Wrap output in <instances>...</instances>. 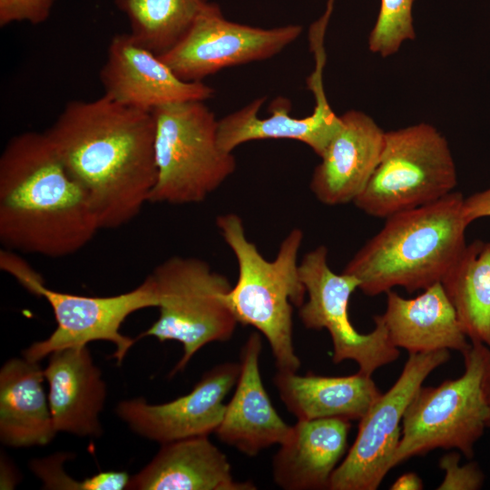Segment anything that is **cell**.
<instances>
[{"label": "cell", "mask_w": 490, "mask_h": 490, "mask_svg": "<svg viewBox=\"0 0 490 490\" xmlns=\"http://www.w3.org/2000/svg\"><path fill=\"white\" fill-rule=\"evenodd\" d=\"M55 0H0V26L15 22L32 24L46 21Z\"/></svg>", "instance_id": "cell-28"}, {"label": "cell", "mask_w": 490, "mask_h": 490, "mask_svg": "<svg viewBox=\"0 0 490 490\" xmlns=\"http://www.w3.org/2000/svg\"><path fill=\"white\" fill-rule=\"evenodd\" d=\"M130 22L133 40L157 55L188 33L208 0H113Z\"/></svg>", "instance_id": "cell-25"}, {"label": "cell", "mask_w": 490, "mask_h": 490, "mask_svg": "<svg viewBox=\"0 0 490 490\" xmlns=\"http://www.w3.org/2000/svg\"><path fill=\"white\" fill-rule=\"evenodd\" d=\"M160 315L138 338L180 342L183 355L171 376L182 371L197 351L211 342L230 339L238 320L227 301L229 279L194 257H171L150 274Z\"/></svg>", "instance_id": "cell-7"}, {"label": "cell", "mask_w": 490, "mask_h": 490, "mask_svg": "<svg viewBox=\"0 0 490 490\" xmlns=\"http://www.w3.org/2000/svg\"><path fill=\"white\" fill-rule=\"evenodd\" d=\"M216 226L238 263L237 282L227 294L238 323L255 328L267 338L278 370L297 372L300 360L293 345L292 314L307 296L298 260L303 231L291 230L276 258L268 260L249 240L238 214L218 216Z\"/></svg>", "instance_id": "cell-4"}, {"label": "cell", "mask_w": 490, "mask_h": 490, "mask_svg": "<svg viewBox=\"0 0 490 490\" xmlns=\"http://www.w3.org/2000/svg\"><path fill=\"white\" fill-rule=\"evenodd\" d=\"M63 456H53L35 460L32 470L41 478L48 489L95 490L93 477L76 482L69 477L62 468Z\"/></svg>", "instance_id": "cell-29"}, {"label": "cell", "mask_w": 490, "mask_h": 490, "mask_svg": "<svg viewBox=\"0 0 490 490\" xmlns=\"http://www.w3.org/2000/svg\"><path fill=\"white\" fill-rule=\"evenodd\" d=\"M49 385L48 400L57 432L99 436V414L106 386L86 346L53 352L44 370Z\"/></svg>", "instance_id": "cell-18"}, {"label": "cell", "mask_w": 490, "mask_h": 490, "mask_svg": "<svg viewBox=\"0 0 490 490\" xmlns=\"http://www.w3.org/2000/svg\"><path fill=\"white\" fill-rule=\"evenodd\" d=\"M349 420H298L272 459L276 485L285 490L328 489L347 452Z\"/></svg>", "instance_id": "cell-19"}, {"label": "cell", "mask_w": 490, "mask_h": 490, "mask_svg": "<svg viewBox=\"0 0 490 490\" xmlns=\"http://www.w3.org/2000/svg\"><path fill=\"white\" fill-rule=\"evenodd\" d=\"M464 195L452 191L395 213L345 266L367 296L402 287L409 293L441 282L466 246Z\"/></svg>", "instance_id": "cell-3"}, {"label": "cell", "mask_w": 490, "mask_h": 490, "mask_svg": "<svg viewBox=\"0 0 490 490\" xmlns=\"http://www.w3.org/2000/svg\"><path fill=\"white\" fill-rule=\"evenodd\" d=\"M341 126L315 167L309 189L318 201L336 206L353 202L379 162L386 132L367 113L340 115Z\"/></svg>", "instance_id": "cell-16"}, {"label": "cell", "mask_w": 490, "mask_h": 490, "mask_svg": "<svg viewBox=\"0 0 490 490\" xmlns=\"http://www.w3.org/2000/svg\"><path fill=\"white\" fill-rule=\"evenodd\" d=\"M299 24L261 28L227 20L210 2L183 38L159 55L185 82L204 78L227 67L273 57L296 41Z\"/></svg>", "instance_id": "cell-12"}, {"label": "cell", "mask_w": 490, "mask_h": 490, "mask_svg": "<svg viewBox=\"0 0 490 490\" xmlns=\"http://www.w3.org/2000/svg\"><path fill=\"white\" fill-rule=\"evenodd\" d=\"M21 285L46 299L57 323L47 338L24 349V358L33 362H39L56 350L103 340L115 346L113 358L120 365L136 341L122 334V323L135 311L158 306L151 275L135 289L109 297H87L51 289L37 272Z\"/></svg>", "instance_id": "cell-11"}, {"label": "cell", "mask_w": 490, "mask_h": 490, "mask_svg": "<svg viewBox=\"0 0 490 490\" xmlns=\"http://www.w3.org/2000/svg\"><path fill=\"white\" fill-rule=\"evenodd\" d=\"M328 253L327 247L320 245L307 252L299 262V274L308 296L299 308V319L307 328L328 331L333 363L353 360L358 372L371 376L379 368L396 361L399 348L391 343L378 315L374 317L375 328L371 332L362 334L355 328L348 316V304L359 280L344 272H334L328 265Z\"/></svg>", "instance_id": "cell-9"}, {"label": "cell", "mask_w": 490, "mask_h": 490, "mask_svg": "<svg viewBox=\"0 0 490 490\" xmlns=\"http://www.w3.org/2000/svg\"><path fill=\"white\" fill-rule=\"evenodd\" d=\"M487 427L490 428V416H489V419L487 421Z\"/></svg>", "instance_id": "cell-32"}, {"label": "cell", "mask_w": 490, "mask_h": 490, "mask_svg": "<svg viewBox=\"0 0 490 490\" xmlns=\"http://www.w3.org/2000/svg\"><path fill=\"white\" fill-rule=\"evenodd\" d=\"M464 373L436 387H421L407 406L392 468L437 448L467 458L490 416V348L471 342L462 353Z\"/></svg>", "instance_id": "cell-5"}, {"label": "cell", "mask_w": 490, "mask_h": 490, "mask_svg": "<svg viewBox=\"0 0 490 490\" xmlns=\"http://www.w3.org/2000/svg\"><path fill=\"white\" fill-rule=\"evenodd\" d=\"M413 3L414 0H381L377 21L368 39L370 52L388 57L398 52L404 42L416 38Z\"/></svg>", "instance_id": "cell-26"}, {"label": "cell", "mask_w": 490, "mask_h": 490, "mask_svg": "<svg viewBox=\"0 0 490 490\" xmlns=\"http://www.w3.org/2000/svg\"><path fill=\"white\" fill-rule=\"evenodd\" d=\"M101 230L87 192L46 133L13 136L0 156V240L50 258L76 253Z\"/></svg>", "instance_id": "cell-2"}, {"label": "cell", "mask_w": 490, "mask_h": 490, "mask_svg": "<svg viewBox=\"0 0 490 490\" xmlns=\"http://www.w3.org/2000/svg\"><path fill=\"white\" fill-rule=\"evenodd\" d=\"M273 383L298 420H360L382 395L371 376L358 371L350 376L325 377L278 370Z\"/></svg>", "instance_id": "cell-22"}, {"label": "cell", "mask_w": 490, "mask_h": 490, "mask_svg": "<svg viewBox=\"0 0 490 490\" xmlns=\"http://www.w3.org/2000/svg\"><path fill=\"white\" fill-rule=\"evenodd\" d=\"M44 374L38 362L12 358L0 371V438L3 444L24 447L45 446L57 431L48 396L43 387Z\"/></svg>", "instance_id": "cell-23"}, {"label": "cell", "mask_w": 490, "mask_h": 490, "mask_svg": "<svg viewBox=\"0 0 490 490\" xmlns=\"http://www.w3.org/2000/svg\"><path fill=\"white\" fill-rule=\"evenodd\" d=\"M314 56L316 66L308 79V86L315 96L316 103L309 115L303 118L292 117L289 101L279 97L270 106V115L260 118L259 112L266 98H256L218 121L220 147L232 152L240 144L250 141L289 139L305 143L321 157L338 132L341 118L331 109L323 86L322 73L326 54L319 52Z\"/></svg>", "instance_id": "cell-14"}, {"label": "cell", "mask_w": 490, "mask_h": 490, "mask_svg": "<svg viewBox=\"0 0 490 490\" xmlns=\"http://www.w3.org/2000/svg\"><path fill=\"white\" fill-rule=\"evenodd\" d=\"M240 363H220L206 371L188 394L152 405L144 398L120 402L116 413L129 427L161 445L198 436H209L220 426L224 398L236 386Z\"/></svg>", "instance_id": "cell-13"}, {"label": "cell", "mask_w": 490, "mask_h": 490, "mask_svg": "<svg viewBox=\"0 0 490 490\" xmlns=\"http://www.w3.org/2000/svg\"><path fill=\"white\" fill-rule=\"evenodd\" d=\"M132 490H254L234 479L226 455L198 436L162 445L153 459L130 478Z\"/></svg>", "instance_id": "cell-21"}, {"label": "cell", "mask_w": 490, "mask_h": 490, "mask_svg": "<svg viewBox=\"0 0 490 490\" xmlns=\"http://www.w3.org/2000/svg\"><path fill=\"white\" fill-rule=\"evenodd\" d=\"M441 283L467 338L490 348V242L466 244Z\"/></svg>", "instance_id": "cell-24"}, {"label": "cell", "mask_w": 490, "mask_h": 490, "mask_svg": "<svg viewBox=\"0 0 490 490\" xmlns=\"http://www.w3.org/2000/svg\"><path fill=\"white\" fill-rule=\"evenodd\" d=\"M456 184L448 142L436 127L421 122L386 132L377 168L353 203L369 216L387 219L432 203Z\"/></svg>", "instance_id": "cell-8"}, {"label": "cell", "mask_w": 490, "mask_h": 490, "mask_svg": "<svg viewBox=\"0 0 490 490\" xmlns=\"http://www.w3.org/2000/svg\"><path fill=\"white\" fill-rule=\"evenodd\" d=\"M261 349L260 333H250L240 351L236 389L215 431L221 442L250 457L283 443L292 426L278 414L263 386L260 370Z\"/></svg>", "instance_id": "cell-17"}, {"label": "cell", "mask_w": 490, "mask_h": 490, "mask_svg": "<svg viewBox=\"0 0 490 490\" xmlns=\"http://www.w3.org/2000/svg\"><path fill=\"white\" fill-rule=\"evenodd\" d=\"M439 466L445 472L437 490H477L484 483V474L475 463L460 465V455L451 452L443 456Z\"/></svg>", "instance_id": "cell-27"}, {"label": "cell", "mask_w": 490, "mask_h": 490, "mask_svg": "<svg viewBox=\"0 0 490 490\" xmlns=\"http://www.w3.org/2000/svg\"><path fill=\"white\" fill-rule=\"evenodd\" d=\"M378 316L391 343L409 354L443 349L463 353L471 344L441 282L413 299L387 291L386 310Z\"/></svg>", "instance_id": "cell-20"}, {"label": "cell", "mask_w": 490, "mask_h": 490, "mask_svg": "<svg viewBox=\"0 0 490 490\" xmlns=\"http://www.w3.org/2000/svg\"><path fill=\"white\" fill-rule=\"evenodd\" d=\"M205 101L155 108L156 183L149 202L199 203L236 170L232 152L218 142V121Z\"/></svg>", "instance_id": "cell-6"}, {"label": "cell", "mask_w": 490, "mask_h": 490, "mask_svg": "<svg viewBox=\"0 0 490 490\" xmlns=\"http://www.w3.org/2000/svg\"><path fill=\"white\" fill-rule=\"evenodd\" d=\"M44 132L87 192L101 229L123 226L149 202L157 180L152 112L104 94L74 100Z\"/></svg>", "instance_id": "cell-1"}, {"label": "cell", "mask_w": 490, "mask_h": 490, "mask_svg": "<svg viewBox=\"0 0 490 490\" xmlns=\"http://www.w3.org/2000/svg\"><path fill=\"white\" fill-rule=\"evenodd\" d=\"M463 209L469 224L477 219L490 217V188L466 197Z\"/></svg>", "instance_id": "cell-30"}, {"label": "cell", "mask_w": 490, "mask_h": 490, "mask_svg": "<svg viewBox=\"0 0 490 490\" xmlns=\"http://www.w3.org/2000/svg\"><path fill=\"white\" fill-rule=\"evenodd\" d=\"M449 350L409 354L393 386L359 420L357 437L333 472L329 490H376L392 468L407 406Z\"/></svg>", "instance_id": "cell-10"}, {"label": "cell", "mask_w": 490, "mask_h": 490, "mask_svg": "<svg viewBox=\"0 0 490 490\" xmlns=\"http://www.w3.org/2000/svg\"><path fill=\"white\" fill-rule=\"evenodd\" d=\"M391 490H421L422 479L414 472L403 474L391 485Z\"/></svg>", "instance_id": "cell-31"}, {"label": "cell", "mask_w": 490, "mask_h": 490, "mask_svg": "<svg viewBox=\"0 0 490 490\" xmlns=\"http://www.w3.org/2000/svg\"><path fill=\"white\" fill-rule=\"evenodd\" d=\"M99 78L104 95L148 112L173 103L206 101L215 93L202 82L180 79L159 55L136 43L129 33L111 39Z\"/></svg>", "instance_id": "cell-15"}]
</instances>
